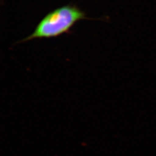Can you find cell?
<instances>
[{
  "instance_id": "6da1fadb",
  "label": "cell",
  "mask_w": 156,
  "mask_h": 156,
  "mask_svg": "<svg viewBox=\"0 0 156 156\" xmlns=\"http://www.w3.org/2000/svg\"><path fill=\"white\" fill-rule=\"evenodd\" d=\"M88 19L85 12L77 6H62L49 12L39 22L33 33L18 43L35 39L56 38L69 34L77 23Z\"/></svg>"
}]
</instances>
